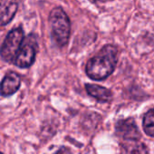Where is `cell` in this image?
Here are the masks:
<instances>
[{"label":"cell","mask_w":154,"mask_h":154,"mask_svg":"<svg viewBox=\"0 0 154 154\" xmlns=\"http://www.w3.org/2000/svg\"><path fill=\"white\" fill-rule=\"evenodd\" d=\"M21 84L20 76L15 72H8L1 82L0 85V94L3 96H9L14 94L19 88Z\"/></svg>","instance_id":"8992f818"},{"label":"cell","mask_w":154,"mask_h":154,"mask_svg":"<svg viewBox=\"0 0 154 154\" xmlns=\"http://www.w3.org/2000/svg\"><path fill=\"white\" fill-rule=\"evenodd\" d=\"M120 154H148V149L139 140H128L122 144Z\"/></svg>","instance_id":"9c48e42d"},{"label":"cell","mask_w":154,"mask_h":154,"mask_svg":"<svg viewBox=\"0 0 154 154\" xmlns=\"http://www.w3.org/2000/svg\"><path fill=\"white\" fill-rule=\"evenodd\" d=\"M85 89L89 95H91L92 97L95 98L100 102H103V103L109 102L111 101L112 96V92L109 89L97 85H91V84L86 85Z\"/></svg>","instance_id":"ba28073f"},{"label":"cell","mask_w":154,"mask_h":154,"mask_svg":"<svg viewBox=\"0 0 154 154\" xmlns=\"http://www.w3.org/2000/svg\"><path fill=\"white\" fill-rule=\"evenodd\" d=\"M24 41V32L21 27L15 28L8 33L1 48L0 54L2 58L9 63H14Z\"/></svg>","instance_id":"3957f363"},{"label":"cell","mask_w":154,"mask_h":154,"mask_svg":"<svg viewBox=\"0 0 154 154\" xmlns=\"http://www.w3.org/2000/svg\"><path fill=\"white\" fill-rule=\"evenodd\" d=\"M37 43L34 35H28L23 41L22 46L14 61V63L21 68H27L33 64L35 59Z\"/></svg>","instance_id":"277c9868"},{"label":"cell","mask_w":154,"mask_h":154,"mask_svg":"<svg viewBox=\"0 0 154 154\" xmlns=\"http://www.w3.org/2000/svg\"><path fill=\"white\" fill-rule=\"evenodd\" d=\"M118 52L115 46L105 45L86 64V73L93 80H103L112 73L117 63Z\"/></svg>","instance_id":"6da1fadb"},{"label":"cell","mask_w":154,"mask_h":154,"mask_svg":"<svg viewBox=\"0 0 154 154\" xmlns=\"http://www.w3.org/2000/svg\"><path fill=\"white\" fill-rule=\"evenodd\" d=\"M0 154H3V153H2V152H0Z\"/></svg>","instance_id":"4fadbf2b"},{"label":"cell","mask_w":154,"mask_h":154,"mask_svg":"<svg viewBox=\"0 0 154 154\" xmlns=\"http://www.w3.org/2000/svg\"><path fill=\"white\" fill-rule=\"evenodd\" d=\"M17 10L16 0H1L0 1V26H6L11 22Z\"/></svg>","instance_id":"52a82bcc"},{"label":"cell","mask_w":154,"mask_h":154,"mask_svg":"<svg viewBox=\"0 0 154 154\" xmlns=\"http://www.w3.org/2000/svg\"><path fill=\"white\" fill-rule=\"evenodd\" d=\"M49 22L55 43L61 47L67 45L71 33V24L65 12L61 8H54L50 13Z\"/></svg>","instance_id":"7a4b0ae2"},{"label":"cell","mask_w":154,"mask_h":154,"mask_svg":"<svg viewBox=\"0 0 154 154\" xmlns=\"http://www.w3.org/2000/svg\"><path fill=\"white\" fill-rule=\"evenodd\" d=\"M143 129L147 135L154 137V109L145 113L143 117Z\"/></svg>","instance_id":"30bf717a"},{"label":"cell","mask_w":154,"mask_h":154,"mask_svg":"<svg viewBox=\"0 0 154 154\" xmlns=\"http://www.w3.org/2000/svg\"><path fill=\"white\" fill-rule=\"evenodd\" d=\"M55 154H70V151H69V149H66L65 147H62L60 149H58V150L56 151Z\"/></svg>","instance_id":"8fae6325"},{"label":"cell","mask_w":154,"mask_h":154,"mask_svg":"<svg viewBox=\"0 0 154 154\" xmlns=\"http://www.w3.org/2000/svg\"><path fill=\"white\" fill-rule=\"evenodd\" d=\"M116 134L128 140H139L140 137V131L136 125L135 121L132 118L121 120L116 123L115 126Z\"/></svg>","instance_id":"5b68a950"},{"label":"cell","mask_w":154,"mask_h":154,"mask_svg":"<svg viewBox=\"0 0 154 154\" xmlns=\"http://www.w3.org/2000/svg\"><path fill=\"white\" fill-rule=\"evenodd\" d=\"M89 1H90V2H92V3L96 4V3H104V2L112 1V0H89Z\"/></svg>","instance_id":"7c38bea8"}]
</instances>
